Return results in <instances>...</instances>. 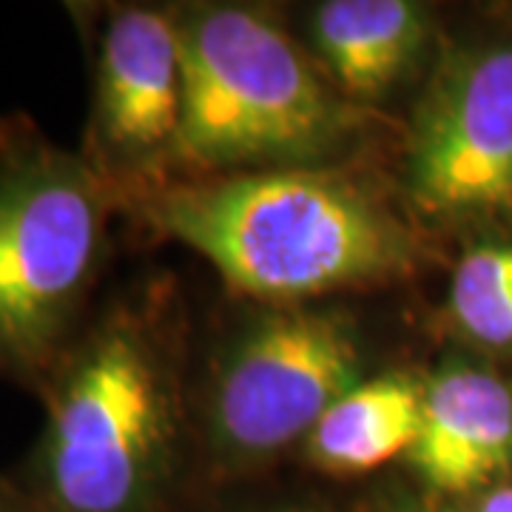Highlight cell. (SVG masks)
Wrapping results in <instances>:
<instances>
[{
    "mask_svg": "<svg viewBox=\"0 0 512 512\" xmlns=\"http://www.w3.org/2000/svg\"><path fill=\"white\" fill-rule=\"evenodd\" d=\"M109 202L83 154L0 128V379L43 387L83 333Z\"/></svg>",
    "mask_w": 512,
    "mask_h": 512,
    "instance_id": "3957f363",
    "label": "cell"
},
{
    "mask_svg": "<svg viewBox=\"0 0 512 512\" xmlns=\"http://www.w3.org/2000/svg\"><path fill=\"white\" fill-rule=\"evenodd\" d=\"M450 313L476 345L512 353V245L484 242L461 256Z\"/></svg>",
    "mask_w": 512,
    "mask_h": 512,
    "instance_id": "8fae6325",
    "label": "cell"
},
{
    "mask_svg": "<svg viewBox=\"0 0 512 512\" xmlns=\"http://www.w3.org/2000/svg\"><path fill=\"white\" fill-rule=\"evenodd\" d=\"M478 512H512V487H498L481 501Z\"/></svg>",
    "mask_w": 512,
    "mask_h": 512,
    "instance_id": "7c38bea8",
    "label": "cell"
},
{
    "mask_svg": "<svg viewBox=\"0 0 512 512\" xmlns=\"http://www.w3.org/2000/svg\"><path fill=\"white\" fill-rule=\"evenodd\" d=\"M410 464L433 490L473 493L512 467V387L493 370L447 365L421 396Z\"/></svg>",
    "mask_w": 512,
    "mask_h": 512,
    "instance_id": "ba28073f",
    "label": "cell"
},
{
    "mask_svg": "<svg viewBox=\"0 0 512 512\" xmlns=\"http://www.w3.org/2000/svg\"><path fill=\"white\" fill-rule=\"evenodd\" d=\"M427 9L407 0H330L313 12V40L353 97L393 89L427 43Z\"/></svg>",
    "mask_w": 512,
    "mask_h": 512,
    "instance_id": "9c48e42d",
    "label": "cell"
},
{
    "mask_svg": "<svg viewBox=\"0 0 512 512\" xmlns=\"http://www.w3.org/2000/svg\"><path fill=\"white\" fill-rule=\"evenodd\" d=\"M148 217L265 302L407 274L413 237L379 202L311 171L239 174L163 191Z\"/></svg>",
    "mask_w": 512,
    "mask_h": 512,
    "instance_id": "6da1fadb",
    "label": "cell"
},
{
    "mask_svg": "<svg viewBox=\"0 0 512 512\" xmlns=\"http://www.w3.org/2000/svg\"><path fill=\"white\" fill-rule=\"evenodd\" d=\"M46 424L32 461L46 512H148L177 447V382L160 333L114 305L43 382Z\"/></svg>",
    "mask_w": 512,
    "mask_h": 512,
    "instance_id": "7a4b0ae2",
    "label": "cell"
},
{
    "mask_svg": "<svg viewBox=\"0 0 512 512\" xmlns=\"http://www.w3.org/2000/svg\"><path fill=\"white\" fill-rule=\"evenodd\" d=\"M0 512H23V507H20V498L15 495V490H9L3 481H0Z\"/></svg>",
    "mask_w": 512,
    "mask_h": 512,
    "instance_id": "4fadbf2b",
    "label": "cell"
},
{
    "mask_svg": "<svg viewBox=\"0 0 512 512\" xmlns=\"http://www.w3.org/2000/svg\"><path fill=\"white\" fill-rule=\"evenodd\" d=\"M362 382V348L345 316L276 311L248 330L222 367L211 427L225 453L271 456Z\"/></svg>",
    "mask_w": 512,
    "mask_h": 512,
    "instance_id": "5b68a950",
    "label": "cell"
},
{
    "mask_svg": "<svg viewBox=\"0 0 512 512\" xmlns=\"http://www.w3.org/2000/svg\"><path fill=\"white\" fill-rule=\"evenodd\" d=\"M410 200L433 217L512 208V43L456 52L421 97L404 160Z\"/></svg>",
    "mask_w": 512,
    "mask_h": 512,
    "instance_id": "8992f818",
    "label": "cell"
},
{
    "mask_svg": "<svg viewBox=\"0 0 512 512\" xmlns=\"http://www.w3.org/2000/svg\"><path fill=\"white\" fill-rule=\"evenodd\" d=\"M421 396L402 376L359 382L319 419L308 436V453L333 473H367L410 453L419 439Z\"/></svg>",
    "mask_w": 512,
    "mask_h": 512,
    "instance_id": "30bf717a",
    "label": "cell"
},
{
    "mask_svg": "<svg viewBox=\"0 0 512 512\" xmlns=\"http://www.w3.org/2000/svg\"><path fill=\"white\" fill-rule=\"evenodd\" d=\"M180 52V163H305L333 151L353 128L348 109L288 35L248 9L194 15L180 26Z\"/></svg>",
    "mask_w": 512,
    "mask_h": 512,
    "instance_id": "277c9868",
    "label": "cell"
},
{
    "mask_svg": "<svg viewBox=\"0 0 512 512\" xmlns=\"http://www.w3.org/2000/svg\"><path fill=\"white\" fill-rule=\"evenodd\" d=\"M183 117L180 26L165 12L120 6L97 32L89 151L111 194L174 157Z\"/></svg>",
    "mask_w": 512,
    "mask_h": 512,
    "instance_id": "52a82bcc",
    "label": "cell"
}]
</instances>
